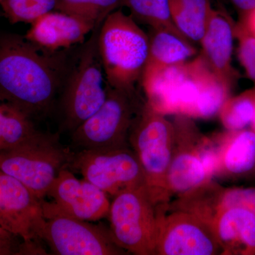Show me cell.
I'll return each mask as SVG.
<instances>
[{
    "mask_svg": "<svg viewBox=\"0 0 255 255\" xmlns=\"http://www.w3.org/2000/svg\"><path fill=\"white\" fill-rule=\"evenodd\" d=\"M66 50H51L26 37H0V98L28 117L50 110L70 73Z\"/></svg>",
    "mask_w": 255,
    "mask_h": 255,
    "instance_id": "1",
    "label": "cell"
},
{
    "mask_svg": "<svg viewBox=\"0 0 255 255\" xmlns=\"http://www.w3.org/2000/svg\"><path fill=\"white\" fill-rule=\"evenodd\" d=\"M141 83L151 110L191 119L196 107L214 100L226 85L200 53L182 65L144 71Z\"/></svg>",
    "mask_w": 255,
    "mask_h": 255,
    "instance_id": "2",
    "label": "cell"
},
{
    "mask_svg": "<svg viewBox=\"0 0 255 255\" xmlns=\"http://www.w3.org/2000/svg\"><path fill=\"white\" fill-rule=\"evenodd\" d=\"M149 48L150 37L131 15L121 8L109 15L98 35L99 52L107 85L117 90L136 92Z\"/></svg>",
    "mask_w": 255,
    "mask_h": 255,
    "instance_id": "3",
    "label": "cell"
},
{
    "mask_svg": "<svg viewBox=\"0 0 255 255\" xmlns=\"http://www.w3.org/2000/svg\"><path fill=\"white\" fill-rule=\"evenodd\" d=\"M130 130V142L141 166L146 189L156 204H164L170 196L167 175L175 142L174 123L145 102Z\"/></svg>",
    "mask_w": 255,
    "mask_h": 255,
    "instance_id": "4",
    "label": "cell"
},
{
    "mask_svg": "<svg viewBox=\"0 0 255 255\" xmlns=\"http://www.w3.org/2000/svg\"><path fill=\"white\" fill-rule=\"evenodd\" d=\"M73 155L56 135L38 131L17 147L0 150V170L16 178L43 200L60 171L71 163Z\"/></svg>",
    "mask_w": 255,
    "mask_h": 255,
    "instance_id": "5",
    "label": "cell"
},
{
    "mask_svg": "<svg viewBox=\"0 0 255 255\" xmlns=\"http://www.w3.org/2000/svg\"><path fill=\"white\" fill-rule=\"evenodd\" d=\"M158 206L145 185L114 196L108 216L115 243L134 255H155L160 215Z\"/></svg>",
    "mask_w": 255,
    "mask_h": 255,
    "instance_id": "6",
    "label": "cell"
},
{
    "mask_svg": "<svg viewBox=\"0 0 255 255\" xmlns=\"http://www.w3.org/2000/svg\"><path fill=\"white\" fill-rule=\"evenodd\" d=\"M102 23L92 31L64 87L65 123L73 130L95 113L107 98V80L98 48L99 31Z\"/></svg>",
    "mask_w": 255,
    "mask_h": 255,
    "instance_id": "7",
    "label": "cell"
},
{
    "mask_svg": "<svg viewBox=\"0 0 255 255\" xmlns=\"http://www.w3.org/2000/svg\"><path fill=\"white\" fill-rule=\"evenodd\" d=\"M144 105H139L137 92L117 90L107 85L105 102L73 130V143L82 150L126 147L128 135Z\"/></svg>",
    "mask_w": 255,
    "mask_h": 255,
    "instance_id": "8",
    "label": "cell"
},
{
    "mask_svg": "<svg viewBox=\"0 0 255 255\" xmlns=\"http://www.w3.org/2000/svg\"><path fill=\"white\" fill-rule=\"evenodd\" d=\"M45 222L42 238L55 255H117L125 251L111 232L62 212L53 203L43 201Z\"/></svg>",
    "mask_w": 255,
    "mask_h": 255,
    "instance_id": "9",
    "label": "cell"
},
{
    "mask_svg": "<svg viewBox=\"0 0 255 255\" xmlns=\"http://www.w3.org/2000/svg\"><path fill=\"white\" fill-rule=\"evenodd\" d=\"M43 201L16 178L0 170V228L23 240V253L43 252Z\"/></svg>",
    "mask_w": 255,
    "mask_h": 255,
    "instance_id": "10",
    "label": "cell"
},
{
    "mask_svg": "<svg viewBox=\"0 0 255 255\" xmlns=\"http://www.w3.org/2000/svg\"><path fill=\"white\" fill-rule=\"evenodd\" d=\"M71 164L84 179L110 195L145 186L136 154L126 147L82 150L74 154Z\"/></svg>",
    "mask_w": 255,
    "mask_h": 255,
    "instance_id": "11",
    "label": "cell"
},
{
    "mask_svg": "<svg viewBox=\"0 0 255 255\" xmlns=\"http://www.w3.org/2000/svg\"><path fill=\"white\" fill-rule=\"evenodd\" d=\"M222 248L212 223L199 215L179 210L160 213L155 255H215Z\"/></svg>",
    "mask_w": 255,
    "mask_h": 255,
    "instance_id": "12",
    "label": "cell"
},
{
    "mask_svg": "<svg viewBox=\"0 0 255 255\" xmlns=\"http://www.w3.org/2000/svg\"><path fill=\"white\" fill-rule=\"evenodd\" d=\"M48 196L62 212L82 221H97L110 212L111 203L105 192L65 168L57 176Z\"/></svg>",
    "mask_w": 255,
    "mask_h": 255,
    "instance_id": "13",
    "label": "cell"
},
{
    "mask_svg": "<svg viewBox=\"0 0 255 255\" xmlns=\"http://www.w3.org/2000/svg\"><path fill=\"white\" fill-rule=\"evenodd\" d=\"M236 23L221 9L213 8L207 28L200 43V54L216 76L232 87L238 73L232 65Z\"/></svg>",
    "mask_w": 255,
    "mask_h": 255,
    "instance_id": "14",
    "label": "cell"
},
{
    "mask_svg": "<svg viewBox=\"0 0 255 255\" xmlns=\"http://www.w3.org/2000/svg\"><path fill=\"white\" fill-rule=\"evenodd\" d=\"M97 25L63 11H53L32 23L25 37L45 49L57 51L83 43Z\"/></svg>",
    "mask_w": 255,
    "mask_h": 255,
    "instance_id": "15",
    "label": "cell"
},
{
    "mask_svg": "<svg viewBox=\"0 0 255 255\" xmlns=\"http://www.w3.org/2000/svg\"><path fill=\"white\" fill-rule=\"evenodd\" d=\"M214 229L224 254H255V214L241 208L218 212Z\"/></svg>",
    "mask_w": 255,
    "mask_h": 255,
    "instance_id": "16",
    "label": "cell"
},
{
    "mask_svg": "<svg viewBox=\"0 0 255 255\" xmlns=\"http://www.w3.org/2000/svg\"><path fill=\"white\" fill-rule=\"evenodd\" d=\"M201 150L180 147L174 152L168 171L167 184L169 194H187L204 184L210 177L201 159Z\"/></svg>",
    "mask_w": 255,
    "mask_h": 255,
    "instance_id": "17",
    "label": "cell"
},
{
    "mask_svg": "<svg viewBox=\"0 0 255 255\" xmlns=\"http://www.w3.org/2000/svg\"><path fill=\"white\" fill-rule=\"evenodd\" d=\"M150 37L148 58L145 70L182 65L197 54L192 42L162 31H153Z\"/></svg>",
    "mask_w": 255,
    "mask_h": 255,
    "instance_id": "18",
    "label": "cell"
},
{
    "mask_svg": "<svg viewBox=\"0 0 255 255\" xmlns=\"http://www.w3.org/2000/svg\"><path fill=\"white\" fill-rule=\"evenodd\" d=\"M174 24L193 43H200L212 11L210 0H169Z\"/></svg>",
    "mask_w": 255,
    "mask_h": 255,
    "instance_id": "19",
    "label": "cell"
},
{
    "mask_svg": "<svg viewBox=\"0 0 255 255\" xmlns=\"http://www.w3.org/2000/svg\"><path fill=\"white\" fill-rule=\"evenodd\" d=\"M228 145L222 156L223 167L233 174L251 172L255 166V132L253 130L230 131Z\"/></svg>",
    "mask_w": 255,
    "mask_h": 255,
    "instance_id": "20",
    "label": "cell"
},
{
    "mask_svg": "<svg viewBox=\"0 0 255 255\" xmlns=\"http://www.w3.org/2000/svg\"><path fill=\"white\" fill-rule=\"evenodd\" d=\"M124 6L130 10L132 18L153 31L169 32L189 41L174 24L169 0H124Z\"/></svg>",
    "mask_w": 255,
    "mask_h": 255,
    "instance_id": "21",
    "label": "cell"
},
{
    "mask_svg": "<svg viewBox=\"0 0 255 255\" xmlns=\"http://www.w3.org/2000/svg\"><path fill=\"white\" fill-rule=\"evenodd\" d=\"M255 112V88L228 98L219 112L220 118L229 131L241 130L252 124Z\"/></svg>",
    "mask_w": 255,
    "mask_h": 255,
    "instance_id": "22",
    "label": "cell"
},
{
    "mask_svg": "<svg viewBox=\"0 0 255 255\" xmlns=\"http://www.w3.org/2000/svg\"><path fill=\"white\" fill-rule=\"evenodd\" d=\"M124 0H58L56 9L98 24L124 6Z\"/></svg>",
    "mask_w": 255,
    "mask_h": 255,
    "instance_id": "23",
    "label": "cell"
},
{
    "mask_svg": "<svg viewBox=\"0 0 255 255\" xmlns=\"http://www.w3.org/2000/svg\"><path fill=\"white\" fill-rule=\"evenodd\" d=\"M38 132L30 117L5 102L4 127L0 150L17 147L27 142Z\"/></svg>",
    "mask_w": 255,
    "mask_h": 255,
    "instance_id": "24",
    "label": "cell"
},
{
    "mask_svg": "<svg viewBox=\"0 0 255 255\" xmlns=\"http://www.w3.org/2000/svg\"><path fill=\"white\" fill-rule=\"evenodd\" d=\"M58 0H0L6 17L11 23H33L56 9Z\"/></svg>",
    "mask_w": 255,
    "mask_h": 255,
    "instance_id": "25",
    "label": "cell"
},
{
    "mask_svg": "<svg viewBox=\"0 0 255 255\" xmlns=\"http://www.w3.org/2000/svg\"><path fill=\"white\" fill-rule=\"evenodd\" d=\"M236 37L239 41L238 58L255 88V37L240 23L236 25Z\"/></svg>",
    "mask_w": 255,
    "mask_h": 255,
    "instance_id": "26",
    "label": "cell"
},
{
    "mask_svg": "<svg viewBox=\"0 0 255 255\" xmlns=\"http://www.w3.org/2000/svg\"><path fill=\"white\" fill-rule=\"evenodd\" d=\"M230 208H241L255 214V188L232 189L221 194L218 212Z\"/></svg>",
    "mask_w": 255,
    "mask_h": 255,
    "instance_id": "27",
    "label": "cell"
},
{
    "mask_svg": "<svg viewBox=\"0 0 255 255\" xmlns=\"http://www.w3.org/2000/svg\"><path fill=\"white\" fill-rule=\"evenodd\" d=\"M231 1L238 10L241 19L255 9V0H231Z\"/></svg>",
    "mask_w": 255,
    "mask_h": 255,
    "instance_id": "28",
    "label": "cell"
},
{
    "mask_svg": "<svg viewBox=\"0 0 255 255\" xmlns=\"http://www.w3.org/2000/svg\"><path fill=\"white\" fill-rule=\"evenodd\" d=\"M246 28L247 31L255 37V9L238 23Z\"/></svg>",
    "mask_w": 255,
    "mask_h": 255,
    "instance_id": "29",
    "label": "cell"
},
{
    "mask_svg": "<svg viewBox=\"0 0 255 255\" xmlns=\"http://www.w3.org/2000/svg\"><path fill=\"white\" fill-rule=\"evenodd\" d=\"M14 253L11 238L0 236V255H12Z\"/></svg>",
    "mask_w": 255,
    "mask_h": 255,
    "instance_id": "30",
    "label": "cell"
},
{
    "mask_svg": "<svg viewBox=\"0 0 255 255\" xmlns=\"http://www.w3.org/2000/svg\"><path fill=\"white\" fill-rule=\"evenodd\" d=\"M4 105L5 102L0 98V146H1V137H2L3 127H4Z\"/></svg>",
    "mask_w": 255,
    "mask_h": 255,
    "instance_id": "31",
    "label": "cell"
},
{
    "mask_svg": "<svg viewBox=\"0 0 255 255\" xmlns=\"http://www.w3.org/2000/svg\"><path fill=\"white\" fill-rule=\"evenodd\" d=\"M0 236H5V237L11 238L12 236L6 232V231H4L2 228H0Z\"/></svg>",
    "mask_w": 255,
    "mask_h": 255,
    "instance_id": "32",
    "label": "cell"
},
{
    "mask_svg": "<svg viewBox=\"0 0 255 255\" xmlns=\"http://www.w3.org/2000/svg\"></svg>",
    "mask_w": 255,
    "mask_h": 255,
    "instance_id": "33",
    "label": "cell"
}]
</instances>
